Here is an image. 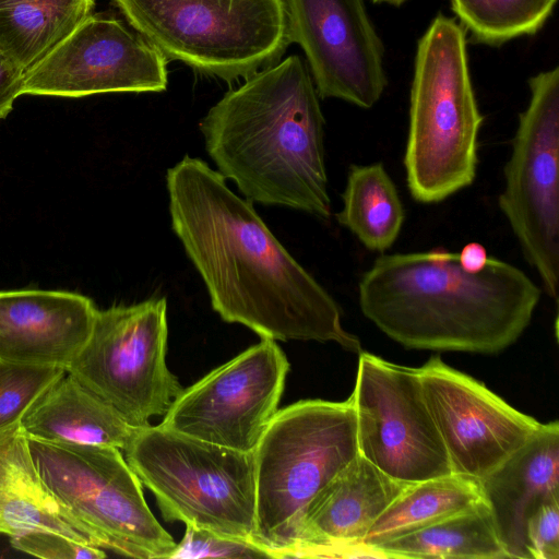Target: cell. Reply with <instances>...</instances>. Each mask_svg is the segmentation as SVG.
<instances>
[{
    "label": "cell",
    "mask_w": 559,
    "mask_h": 559,
    "mask_svg": "<svg viewBox=\"0 0 559 559\" xmlns=\"http://www.w3.org/2000/svg\"><path fill=\"white\" fill-rule=\"evenodd\" d=\"M166 187L171 228L224 321L261 338L335 342L361 352L336 300L217 170L186 155L167 170Z\"/></svg>",
    "instance_id": "1"
},
{
    "label": "cell",
    "mask_w": 559,
    "mask_h": 559,
    "mask_svg": "<svg viewBox=\"0 0 559 559\" xmlns=\"http://www.w3.org/2000/svg\"><path fill=\"white\" fill-rule=\"evenodd\" d=\"M540 296L509 262L490 257L471 272L443 248L381 254L358 283L364 316L414 349L500 353L526 330Z\"/></svg>",
    "instance_id": "2"
},
{
    "label": "cell",
    "mask_w": 559,
    "mask_h": 559,
    "mask_svg": "<svg viewBox=\"0 0 559 559\" xmlns=\"http://www.w3.org/2000/svg\"><path fill=\"white\" fill-rule=\"evenodd\" d=\"M324 117L306 62L297 55L227 92L200 130L217 171L245 199L320 218L331 216Z\"/></svg>",
    "instance_id": "3"
},
{
    "label": "cell",
    "mask_w": 559,
    "mask_h": 559,
    "mask_svg": "<svg viewBox=\"0 0 559 559\" xmlns=\"http://www.w3.org/2000/svg\"><path fill=\"white\" fill-rule=\"evenodd\" d=\"M483 120L463 26L440 14L419 39L415 56L403 159L415 201L439 203L474 182Z\"/></svg>",
    "instance_id": "4"
},
{
    "label": "cell",
    "mask_w": 559,
    "mask_h": 559,
    "mask_svg": "<svg viewBox=\"0 0 559 559\" xmlns=\"http://www.w3.org/2000/svg\"><path fill=\"white\" fill-rule=\"evenodd\" d=\"M358 455L350 397L302 400L277 409L253 451L252 542L289 558L307 507Z\"/></svg>",
    "instance_id": "5"
},
{
    "label": "cell",
    "mask_w": 559,
    "mask_h": 559,
    "mask_svg": "<svg viewBox=\"0 0 559 559\" xmlns=\"http://www.w3.org/2000/svg\"><path fill=\"white\" fill-rule=\"evenodd\" d=\"M122 452L155 496L165 521L252 542L253 452L209 443L160 425L135 428Z\"/></svg>",
    "instance_id": "6"
},
{
    "label": "cell",
    "mask_w": 559,
    "mask_h": 559,
    "mask_svg": "<svg viewBox=\"0 0 559 559\" xmlns=\"http://www.w3.org/2000/svg\"><path fill=\"white\" fill-rule=\"evenodd\" d=\"M164 55L225 81L281 60L289 40L285 0H114Z\"/></svg>",
    "instance_id": "7"
},
{
    "label": "cell",
    "mask_w": 559,
    "mask_h": 559,
    "mask_svg": "<svg viewBox=\"0 0 559 559\" xmlns=\"http://www.w3.org/2000/svg\"><path fill=\"white\" fill-rule=\"evenodd\" d=\"M27 440L44 483L97 547L132 558L169 559L177 543L151 512L120 449Z\"/></svg>",
    "instance_id": "8"
},
{
    "label": "cell",
    "mask_w": 559,
    "mask_h": 559,
    "mask_svg": "<svg viewBox=\"0 0 559 559\" xmlns=\"http://www.w3.org/2000/svg\"><path fill=\"white\" fill-rule=\"evenodd\" d=\"M167 336L164 297L97 309L87 341L66 371L130 426H147L183 390L166 365Z\"/></svg>",
    "instance_id": "9"
},
{
    "label": "cell",
    "mask_w": 559,
    "mask_h": 559,
    "mask_svg": "<svg viewBox=\"0 0 559 559\" xmlns=\"http://www.w3.org/2000/svg\"><path fill=\"white\" fill-rule=\"evenodd\" d=\"M498 206L546 294L559 292V68L528 80Z\"/></svg>",
    "instance_id": "10"
},
{
    "label": "cell",
    "mask_w": 559,
    "mask_h": 559,
    "mask_svg": "<svg viewBox=\"0 0 559 559\" xmlns=\"http://www.w3.org/2000/svg\"><path fill=\"white\" fill-rule=\"evenodd\" d=\"M349 397L358 453L385 475L412 484L452 474L418 368L361 350Z\"/></svg>",
    "instance_id": "11"
},
{
    "label": "cell",
    "mask_w": 559,
    "mask_h": 559,
    "mask_svg": "<svg viewBox=\"0 0 559 559\" xmlns=\"http://www.w3.org/2000/svg\"><path fill=\"white\" fill-rule=\"evenodd\" d=\"M289 362L272 338L247 348L183 389L162 427L252 453L277 412Z\"/></svg>",
    "instance_id": "12"
},
{
    "label": "cell",
    "mask_w": 559,
    "mask_h": 559,
    "mask_svg": "<svg viewBox=\"0 0 559 559\" xmlns=\"http://www.w3.org/2000/svg\"><path fill=\"white\" fill-rule=\"evenodd\" d=\"M167 61L120 20L92 14L25 72L22 95L162 92L168 82Z\"/></svg>",
    "instance_id": "13"
},
{
    "label": "cell",
    "mask_w": 559,
    "mask_h": 559,
    "mask_svg": "<svg viewBox=\"0 0 559 559\" xmlns=\"http://www.w3.org/2000/svg\"><path fill=\"white\" fill-rule=\"evenodd\" d=\"M418 369L453 474L480 480L543 425L440 356Z\"/></svg>",
    "instance_id": "14"
},
{
    "label": "cell",
    "mask_w": 559,
    "mask_h": 559,
    "mask_svg": "<svg viewBox=\"0 0 559 559\" xmlns=\"http://www.w3.org/2000/svg\"><path fill=\"white\" fill-rule=\"evenodd\" d=\"M290 43L321 98L371 108L386 87L383 47L364 0H285Z\"/></svg>",
    "instance_id": "15"
},
{
    "label": "cell",
    "mask_w": 559,
    "mask_h": 559,
    "mask_svg": "<svg viewBox=\"0 0 559 559\" xmlns=\"http://www.w3.org/2000/svg\"><path fill=\"white\" fill-rule=\"evenodd\" d=\"M408 485L358 453L307 507L289 558L367 557L361 547L365 535Z\"/></svg>",
    "instance_id": "16"
},
{
    "label": "cell",
    "mask_w": 559,
    "mask_h": 559,
    "mask_svg": "<svg viewBox=\"0 0 559 559\" xmlns=\"http://www.w3.org/2000/svg\"><path fill=\"white\" fill-rule=\"evenodd\" d=\"M96 311L76 293L0 292V361L66 369L87 341Z\"/></svg>",
    "instance_id": "17"
},
{
    "label": "cell",
    "mask_w": 559,
    "mask_h": 559,
    "mask_svg": "<svg viewBox=\"0 0 559 559\" xmlns=\"http://www.w3.org/2000/svg\"><path fill=\"white\" fill-rule=\"evenodd\" d=\"M479 481L509 559H527V518L547 498L559 496V424L542 427Z\"/></svg>",
    "instance_id": "18"
},
{
    "label": "cell",
    "mask_w": 559,
    "mask_h": 559,
    "mask_svg": "<svg viewBox=\"0 0 559 559\" xmlns=\"http://www.w3.org/2000/svg\"><path fill=\"white\" fill-rule=\"evenodd\" d=\"M50 531L96 546L44 483L20 424L0 432V535Z\"/></svg>",
    "instance_id": "19"
},
{
    "label": "cell",
    "mask_w": 559,
    "mask_h": 559,
    "mask_svg": "<svg viewBox=\"0 0 559 559\" xmlns=\"http://www.w3.org/2000/svg\"><path fill=\"white\" fill-rule=\"evenodd\" d=\"M20 427L36 440L109 445L121 451L135 429L67 371L27 409Z\"/></svg>",
    "instance_id": "20"
},
{
    "label": "cell",
    "mask_w": 559,
    "mask_h": 559,
    "mask_svg": "<svg viewBox=\"0 0 559 559\" xmlns=\"http://www.w3.org/2000/svg\"><path fill=\"white\" fill-rule=\"evenodd\" d=\"M93 9L94 0H0V49L26 72Z\"/></svg>",
    "instance_id": "21"
},
{
    "label": "cell",
    "mask_w": 559,
    "mask_h": 559,
    "mask_svg": "<svg viewBox=\"0 0 559 559\" xmlns=\"http://www.w3.org/2000/svg\"><path fill=\"white\" fill-rule=\"evenodd\" d=\"M371 550L373 558L509 559L484 500Z\"/></svg>",
    "instance_id": "22"
},
{
    "label": "cell",
    "mask_w": 559,
    "mask_h": 559,
    "mask_svg": "<svg viewBox=\"0 0 559 559\" xmlns=\"http://www.w3.org/2000/svg\"><path fill=\"white\" fill-rule=\"evenodd\" d=\"M483 500L478 480L453 473L412 483L374 521L361 547L367 557H373L372 547L431 525Z\"/></svg>",
    "instance_id": "23"
},
{
    "label": "cell",
    "mask_w": 559,
    "mask_h": 559,
    "mask_svg": "<svg viewBox=\"0 0 559 559\" xmlns=\"http://www.w3.org/2000/svg\"><path fill=\"white\" fill-rule=\"evenodd\" d=\"M337 222L368 250L384 252L397 239L405 211L396 186L382 163L350 165Z\"/></svg>",
    "instance_id": "24"
},
{
    "label": "cell",
    "mask_w": 559,
    "mask_h": 559,
    "mask_svg": "<svg viewBox=\"0 0 559 559\" xmlns=\"http://www.w3.org/2000/svg\"><path fill=\"white\" fill-rule=\"evenodd\" d=\"M557 0H451L461 25L474 39L500 45L535 34L552 12Z\"/></svg>",
    "instance_id": "25"
},
{
    "label": "cell",
    "mask_w": 559,
    "mask_h": 559,
    "mask_svg": "<svg viewBox=\"0 0 559 559\" xmlns=\"http://www.w3.org/2000/svg\"><path fill=\"white\" fill-rule=\"evenodd\" d=\"M64 372L59 367L0 361V432L20 424L27 409Z\"/></svg>",
    "instance_id": "26"
},
{
    "label": "cell",
    "mask_w": 559,
    "mask_h": 559,
    "mask_svg": "<svg viewBox=\"0 0 559 559\" xmlns=\"http://www.w3.org/2000/svg\"><path fill=\"white\" fill-rule=\"evenodd\" d=\"M182 558H273L270 552L248 539L219 535L186 525L185 535L169 559Z\"/></svg>",
    "instance_id": "27"
},
{
    "label": "cell",
    "mask_w": 559,
    "mask_h": 559,
    "mask_svg": "<svg viewBox=\"0 0 559 559\" xmlns=\"http://www.w3.org/2000/svg\"><path fill=\"white\" fill-rule=\"evenodd\" d=\"M11 545L25 554L44 559H102L104 549L60 533L33 531L11 538Z\"/></svg>",
    "instance_id": "28"
},
{
    "label": "cell",
    "mask_w": 559,
    "mask_h": 559,
    "mask_svg": "<svg viewBox=\"0 0 559 559\" xmlns=\"http://www.w3.org/2000/svg\"><path fill=\"white\" fill-rule=\"evenodd\" d=\"M527 559H559V496L547 498L527 518Z\"/></svg>",
    "instance_id": "29"
},
{
    "label": "cell",
    "mask_w": 559,
    "mask_h": 559,
    "mask_svg": "<svg viewBox=\"0 0 559 559\" xmlns=\"http://www.w3.org/2000/svg\"><path fill=\"white\" fill-rule=\"evenodd\" d=\"M24 75L25 71L0 49V119L9 115L22 95Z\"/></svg>",
    "instance_id": "30"
},
{
    "label": "cell",
    "mask_w": 559,
    "mask_h": 559,
    "mask_svg": "<svg viewBox=\"0 0 559 559\" xmlns=\"http://www.w3.org/2000/svg\"><path fill=\"white\" fill-rule=\"evenodd\" d=\"M456 254L460 264L471 272L484 270L490 259L486 248L476 241L466 243Z\"/></svg>",
    "instance_id": "31"
},
{
    "label": "cell",
    "mask_w": 559,
    "mask_h": 559,
    "mask_svg": "<svg viewBox=\"0 0 559 559\" xmlns=\"http://www.w3.org/2000/svg\"><path fill=\"white\" fill-rule=\"evenodd\" d=\"M374 3H389L392 5H400L404 3L406 0H371Z\"/></svg>",
    "instance_id": "32"
}]
</instances>
